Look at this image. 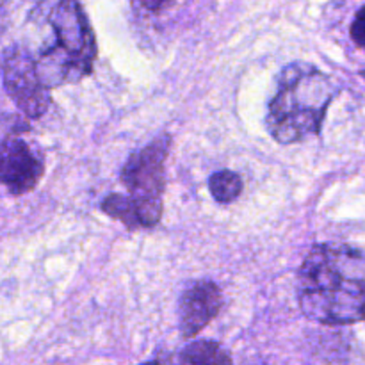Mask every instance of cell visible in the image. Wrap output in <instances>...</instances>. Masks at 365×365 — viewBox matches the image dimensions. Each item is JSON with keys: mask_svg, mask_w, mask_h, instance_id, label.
I'll list each match as a JSON object with an SVG mask.
<instances>
[{"mask_svg": "<svg viewBox=\"0 0 365 365\" xmlns=\"http://www.w3.org/2000/svg\"><path fill=\"white\" fill-rule=\"evenodd\" d=\"M364 7H360L355 14V21L351 24V39L359 48H364V38H365V20H364Z\"/></svg>", "mask_w": 365, "mask_h": 365, "instance_id": "8fae6325", "label": "cell"}, {"mask_svg": "<svg viewBox=\"0 0 365 365\" xmlns=\"http://www.w3.org/2000/svg\"><path fill=\"white\" fill-rule=\"evenodd\" d=\"M139 2H141V6L145 7V9L157 13V11L164 9V7H166L171 0H139Z\"/></svg>", "mask_w": 365, "mask_h": 365, "instance_id": "7c38bea8", "label": "cell"}, {"mask_svg": "<svg viewBox=\"0 0 365 365\" xmlns=\"http://www.w3.org/2000/svg\"><path fill=\"white\" fill-rule=\"evenodd\" d=\"M173 362L180 364H232V356L221 348L217 342L212 341H196L182 349Z\"/></svg>", "mask_w": 365, "mask_h": 365, "instance_id": "9c48e42d", "label": "cell"}, {"mask_svg": "<svg viewBox=\"0 0 365 365\" xmlns=\"http://www.w3.org/2000/svg\"><path fill=\"white\" fill-rule=\"evenodd\" d=\"M4 88L18 109L31 120H38L48 110L52 98L36 71L34 57L27 48L13 46L2 61Z\"/></svg>", "mask_w": 365, "mask_h": 365, "instance_id": "277c9868", "label": "cell"}, {"mask_svg": "<svg viewBox=\"0 0 365 365\" xmlns=\"http://www.w3.org/2000/svg\"><path fill=\"white\" fill-rule=\"evenodd\" d=\"M170 148L171 138L164 134L128 157L120 173V180L128 195L138 198L163 200Z\"/></svg>", "mask_w": 365, "mask_h": 365, "instance_id": "5b68a950", "label": "cell"}, {"mask_svg": "<svg viewBox=\"0 0 365 365\" xmlns=\"http://www.w3.org/2000/svg\"><path fill=\"white\" fill-rule=\"evenodd\" d=\"M45 173V163L24 139H0V185L13 196L32 192Z\"/></svg>", "mask_w": 365, "mask_h": 365, "instance_id": "8992f818", "label": "cell"}, {"mask_svg": "<svg viewBox=\"0 0 365 365\" xmlns=\"http://www.w3.org/2000/svg\"><path fill=\"white\" fill-rule=\"evenodd\" d=\"M298 280V302L309 319L330 327L364 319L362 250L348 245L314 246L299 267Z\"/></svg>", "mask_w": 365, "mask_h": 365, "instance_id": "6da1fadb", "label": "cell"}, {"mask_svg": "<svg viewBox=\"0 0 365 365\" xmlns=\"http://www.w3.org/2000/svg\"><path fill=\"white\" fill-rule=\"evenodd\" d=\"M102 212L123 223L128 230L153 228L163 217V200L113 192L102 202Z\"/></svg>", "mask_w": 365, "mask_h": 365, "instance_id": "ba28073f", "label": "cell"}, {"mask_svg": "<svg viewBox=\"0 0 365 365\" xmlns=\"http://www.w3.org/2000/svg\"><path fill=\"white\" fill-rule=\"evenodd\" d=\"M53 43L34 57L36 71L48 89L91 75L96 59L95 31L78 0H53L48 11Z\"/></svg>", "mask_w": 365, "mask_h": 365, "instance_id": "3957f363", "label": "cell"}, {"mask_svg": "<svg viewBox=\"0 0 365 365\" xmlns=\"http://www.w3.org/2000/svg\"><path fill=\"white\" fill-rule=\"evenodd\" d=\"M335 95L337 89L319 68L307 63L287 64L267 103V132L280 145H294L310 135H319Z\"/></svg>", "mask_w": 365, "mask_h": 365, "instance_id": "7a4b0ae2", "label": "cell"}, {"mask_svg": "<svg viewBox=\"0 0 365 365\" xmlns=\"http://www.w3.org/2000/svg\"><path fill=\"white\" fill-rule=\"evenodd\" d=\"M223 307V292L217 284L200 280L189 285L178 302L180 334L184 339H192L209 327Z\"/></svg>", "mask_w": 365, "mask_h": 365, "instance_id": "52a82bcc", "label": "cell"}, {"mask_svg": "<svg viewBox=\"0 0 365 365\" xmlns=\"http://www.w3.org/2000/svg\"><path fill=\"white\" fill-rule=\"evenodd\" d=\"M209 189L212 198L221 205H230L241 196L245 184H242L241 175L230 170H221L210 175Z\"/></svg>", "mask_w": 365, "mask_h": 365, "instance_id": "30bf717a", "label": "cell"}]
</instances>
